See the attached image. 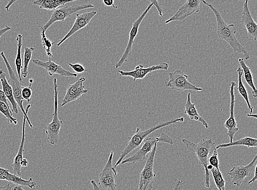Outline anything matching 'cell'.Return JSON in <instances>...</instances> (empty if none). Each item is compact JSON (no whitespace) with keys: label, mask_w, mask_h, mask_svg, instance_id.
<instances>
[{"label":"cell","mask_w":257,"mask_h":190,"mask_svg":"<svg viewBox=\"0 0 257 190\" xmlns=\"http://www.w3.org/2000/svg\"><path fill=\"white\" fill-rule=\"evenodd\" d=\"M202 2L211 9L215 17H216L217 34L219 38L227 42L234 52L242 54L244 57V60H249L250 59L249 53L239 43L238 39L236 38L237 29H236L234 24L228 25L225 23L218 10L215 8L211 4L206 1H202Z\"/></svg>","instance_id":"obj_1"},{"label":"cell","mask_w":257,"mask_h":190,"mask_svg":"<svg viewBox=\"0 0 257 190\" xmlns=\"http://www.w3.org/2000/svg\"><path fill=\"white\" fill-rule=\"evenodd\" d=\"M184 121H185V119L182 117L164 121V122L160 123L144 130H141L140 128L137 127L136 129L135 133L133 135L128 137L129 141L128 143L124 150L121 153L119 160L115 163L114 167L116 168L119 166L126 157L131 152L137 149L147 138V136L154 132L155 131L177 123H183Z\"/></svg>","instance_id":"obj_2"},{"label":"cell","mask_w":257,"mask_h":190,"mask_svg":"<svg viewBox=\"0 0 257 190\" xmlns=\"http://www.w3.org/2000/svg\"><path fill=\"white\" fill-rule=\"evenodd\" d=\"M182 142L186 145L188 151L195 153L199 163L204 167L205 171V176L204 178V186L206 188L209 189L210 188V174L207 170V166L209 165V156L210 155L215 142L212 139H202L196 144L186 139H183Z\"/></svg>","instance_id":"obj_3"},{"label":"cell","mask_w":257,"mask_h":190,"mask_svg":"<svg viewBox=\"0 0 257 190\" xmlns=\"http://www.w3.org/2000/svg\"><path fill=\"white\" fill-rule=\"evenodd\" d=\"M159 142H164V143L169 144L171 145L174 144V140L164 133H162L159 137L146 138L144 141L142 146L133 155L128 158H125L121 163V164L124 165L127 164V163L134 164L136 163L142 162L145 160L146 155L150 153L153 150L155 145Z\"/></svg>","instance_id":"obj_4"},{"label":"cell","mask_w":257,"mask_h":190,"mask_svg":"<svg viewBox=\"0 0 257 190\" xmlns=\"http://www.w3.org/2000/svg\"><path fill=\"white\" fill-rule=\"evenodd\" d=\"M53 81L55 93V110L53 114V119H52L51 123L46 126L45 133L50 144L55 145L59 141L60 130L64 123L59 118V91H58L57 78H55Z\"/></svg>","instance_id":"obj_5"},{"label":"cell","mask_w":257,"mask_h":190,"mask_svg":"<svg viewBox=\"0 0 257 190\" xmlns=\"http://www.w3.org/2000/svg\"><path fill=\"white\" fill-rule=\"evenodd\" d=\"M94 7V5L92 4H75L71 6H62L54 10L50 20L45 25L43 26H41L39 24L38 25L41 30L46 33L47 30L55 23L64 22L66 18L70 17L73 14L80 11V10Z\"/></svg>","instance_id":"obj_6"},{"label":"cell","mask_w":257,"mask_h":190,"mask_svg":"<svg viewBox=\"0 0 257 190\" xmlns=\"http://www.w3.org/2000/svg\"><path fill=\"white\" fill-rule=\"evenodd\" d=\"M0 56H1L2 59L6 64V67L9 75V79L8 82L11 86L13 90L14 98L15 102L17 103L21 110H22L24 116L26 118V120L28 121V123L31 128L33 127V125L31 123L30 120L28 117V114L26 113L25 110L23 106L24 99L22 97V91L23 86L22 83L19 81L11 66H10L6 56L4 54V52L2 51Z\"/></svg>","instance_id":"obj_7"},{"label":"cell","mask_w":257,"mask_h":190,"mask_svg":"<svg viewBox=\"0 0 257 190\" xmlns=\"http://www.w3.org/2000/svg\"><path fill=\"white\" fill-rule=\"evenodd\" d=\"M114 152L110 153L106 166L99 175L98 186L102 190H118L116 183L118 172L113 166Z\"/></svg>","instance_id":"obj_8"},{"label":"cell","mask_w":257,"mask_h":190,"mask_svg":"<svg viewBox=\"0 0 257 190\" xmlns=\"http://www.w3.org/2000/svg\"><path fill=\"white\" fill-rule=\"evenodd\" d=\"M157 144L150 153L148 160L140 173L138 190H152L156 174L154 172V165Z\"/></svg>","instance_id":"obj_9"},{"label":"cell","mask_w":257,"mask_h":190,"mask_svg":"<svg viewBox=\"0 0 257 190\" xmlns=\"http://www.w3.org/2000/svg\"><path fill=\"white\" fill-rule=\"evenodd\" d=\"M170 80L165 84V87L174 90L184 92L191 90L202 91V88L196 87L188 81L189 76L180 70L169 73Z\"/></svg>","instance_id":"obj_10"},{"label":"cell","mask_w":257,"mask_h":190,"mask_svg":"<svg viewBox=\"0 0 257 190\" xmlns=\"http://www.w3.org/2000/svg\"><path fill=\"white\" fill-rule=\"evenodd\" d=\"M153 4L150 3L148 7L146 8L144 12L140 15V17L133 23L132 27L131 28L129 32V40L127 48L124 53L121 59L118 61L116 64H115V67L117 68L122 66L124 63L127 62L129 56L132 54V47L134 44V40L136 36H137L139 31V26L143 22L146 15L148 14L149 10L153 7Z\"/></svg>","instance_id":"obj_11"},{"label":"cell","mask_w":257,"mask_h":190,"mask_svg":"<svg viewBox=\"0 0 257 190\" xmlns=\"http://www.w3.org/2000/svg\"><path fill=\"white\" fill-rule=\"evenodd\" d=\"M257 166V155H256L249 165L234 167L229 173L234 186L240 187L246 177H250Z\"/></svg>","instance_id":"obj_12"},{"label":"cell","mask_w":257,"mask_h":190,"mask_svg":"<svg viewBox=\"0 0 257 190\" xmlns=\"http://www.w3.org/2000/svg\"><path fill=\"white\" fill-rule=\"evenodd\" d=\"M201 2V0H188L172 17L165 21V23L185 20L193 13H198Z\"/></svg>","instance_id":"obj_13"},{"label":"cell","mask_w":257,"mask_h":190,"mask_svg":"<svg viewBox=\"0 0 257 190\" xmlns=\"http://www.w3.org/2000/svg\"><path fill=\"white\" fill-rule=\"evenodd\" d=\"M236 86H237V83L234 81L231 82L229 91L230 96V116L224 124V127L227 129V135L230 139V142L233 141L235 134L239 130V128L237 127V121H236L234 114L235 104L234 89Z\"/></svg>","instance_id":"obj_14"},{"label":"cell","mask_w":257,"mask_h":190,"mask_svg":"<svg viewBox=\"0 0 257 190\" xmlns=\"http://www.w3.org/2000/svg\"><path fill=\"white\" fill-rule=\"evenodd\" d=\"M169 65L166 63H162L158 65L151 66L149 67L145 68L142 65H138L136 66L134 70L130 71H123L118 70L121 76L131 77L133 78V81L137 80H141L149 74V73L157 70H165L169 69Z\"/></svg>","instance_id":"obj_15"},{"label":"cell","mask_w":257,"mask_h":190,"mask_svg":"<svg viewBox=\"0 0 257 190\" xmlns=\"http://www.w3.org/2000/svg\"><path fill=\"white\" fill-rule=\"evenodd\" d=\"M85 81L86 78L82 77L74 83L69 84L67 86L66 92L64 100H63L61 107H64L67 104L76 101L83 94L88 92V91L85 89V86L83 85Z\"/></svg>","instance_id":"obj_16"},{"label":"cell","mask_w":257,"mask_h":190,"mask_svg":"<svg viewBox=\"0 0 257 190\" xmlns=\"http://www.w3.org/2000/svg\"><path fill=\"white\" fill-rule=\"evenodd\" d=\"M97 14L96 11L76 14V19L72 28L66 35L61 41L57 44V46H60L63 43L70 38L71 36L77 32V31L85 28L90 23L91 20Z\"/></svg>","instance_id":"obj_17"},{"label":"cell","mask_w":257,"mask_h":190,"mask_svg":"<svg viewBox=\"0 0 257 190\" xmlns=\"http://www.w3.org/2000/svg\"><path fill=\"white\" fill-rule=\"evenodd\" d=\"M33 62L36 66L45 68V70L49 72L50 76L52 77L55 74H57L63 77H77V73L67 71L61 65L56 64L54 62L52 61L51 58H49L48 62L33 60Z\"/></svg>","instance_id":"obj_18"},{"label":"cell","mask_w":257,"mask_h":190,"mask_svg":"<svg viewBox=\"0 0 257 190\" xmlns=\"http://www.w3.org/2000/svg\"><path fill=\"white\" fill-rule=\"evenodd\" d=\"M0 180L7 181L10 184H13L17 186L27 187L30 189H33L37 186L32 178H29L28 180H25L15 174L10 173L7 169L1 167H0Z\"/></svg>","instance_id":"obj_19"},{"label":"cell","mask_w":257,"mask_h":190,"mask_svg":"<svg viewBox=\"0 0 257 190\" xmlns=\"http://www.w3.org/2000/svg\"><path fill=\"white\" fill-rule=\"evenodd\" d=\"M248 0L243 4L241 22L248 31V38L255 41L257 39V25L250 13Z\"/></svg>","instance_id":"obj_20"},{"label":"cell","mask_w":257,"mask_h":190,"mask_svg":"<svg viewBox=\"0 0 257 190\" xmlns=\"http://www.w3.org/2000/svg\"><path fill=\"white\" fill-rule=\"evenodd\" d=\"M26 118L24 116L23 128H22V136L20 144L17 154L14 158L13 163L12 165L13 171L15 174L19 177L22 175V166L20 165L21 161L23 159V153L24 151V144L25 142V124Z\"/></svg>","instance_id":"obj_21"},{"label":"cell","mask_w":257,"mask_h":190,"mask_svg":"<svg viewBox=\"0 0 257 190\" xmlns=\"http://www.w3.org/2000/svg\"><path fill=\"white\" fill-rule=\"evenodd\" d=\"M0 81H1L3 92L12 106V112L18 114V104L14 98L12 88L6 79V74L2 70H0Z\"/></svg>","instance_id":"obj_22"},{"label":"cell","mask_w":257,"mask_h":190,"mask_svg":"<svg viewBox=\"0 0 257 190\" xmlns=\"http://www.w3.org/2000/svg\"><path fill=\"white\" fill-rule=\"evenodd\" d=\"M185 113L191 120L198 121L204 126V127L206 129L208 128V124L206 121L198 113L195 104L192 103L191 94L190 93H189L187 95Z\"/></svg>","instance_id":"obj_23"},{"label":"cell","mask_w":257,"mask_h":190,"mask_svg":"<svg viewBox=\"0 0 257 190\" xmlns=\"http://www.w3.org/2000/svg\"><path fill=\"white\" fill-rule=\"evenodd\" d=\"M238 61L241 67V68L243 71V75L244 76L245 81L250 88L253 89L252 93H253V97L256 98L257 97V90L255 86L254 78L251 71V68L246 64L244 58H239Z\"/></svg>","instance_id":"obj_24"},{"label":"cell","mask_w":257,"mask_h":190,"mask_svg":"<svg viewBox=\"0 0 257 190\" xmlns=\"http://www.w3.org/2000/svg\"><path fill=\"white\" fill-rule=\"evenodd\" d=\"M75 1H59V0H37L33 4L38 5L40 9H45L49 10H55L57 8L64 6L67 3Z\"/></svg>","instance_id":"obj_25"},{"label":"cell","mask_w":257,"mask_h":190,"mask_svg":"<svg viewBox=\"0 0 257 190\" xmlns=\"http://www.w3.org/2000/svg\"><path fill=\"white\" fill-rule=\"evenodd\" d=\"M235 146H245L248 147H257V139L256 138H251V137L246 136L245 138H241L238 140L229 142L227 144H219L216 146V150L220 148H225Z\"/></svg>","instance_id":"obj_26"},{"label":"cell","mask_w":257,"mask_h":190,"mask_svg":"<svg viewBox=\"0 0 257 190\" xmlns=\"http://www.w3.org/2000/svg\"><path fill=\"white\" fill-rule=\"evenodd\" d=\"M237 73L238 75V87L237 88L241 96H242V97L245 100L246 104H247L248 107L250 112V114H252V113H253L254 108L252 107L251 105L248 91L246 90V89L243 82L242 77L243 76V71L242 69H241V67H239L238 68Z\"/></svg>","instance_id":"obj_27"},{"label":"cell","mask_w":257,"mask_h":190,"mask_svg":"<svg viewBox=\"0 0 257 190\" xmlns=\"http://www.w3.org/2000/svg\"><path fill=\"white\" fill-rule=\"evenodd\" d=\"M17 41V55L15 60V65L16 67L17 74L19 77V81L21 82L22 81V77H21V72L23 68L22 58V48L23 46V36L18 34L16 38Z\"/></svg>","instance_id":"obj_28"},{"label":"cell","mask_w":257,"mask_h":190,"mask_svg":"<svg viewBox=\"0 0 257 190\" xmlns=\"http://www.w3.org/2000/svg\"><path fill=\"white\" fill-rule=\"evenodd\" d=\"M35 50L34 47H25L24 49V62L22 68V71L21 72L23 78H26L28 75V68L30 62L32 58L33 52Z\"/></svg>","instance_id":"obj_29"},{"label":"cell","mask_w":257,"mask_h":190,"mask_svg":"<svg viewBox=\"0 0 257 190\" xmlns=\"http://www.w3.org/2000/svg\"><path fill=\"white\" fill-rule=\"evenodd\" d=\"M210 172L212 173L217 188L219 190H225V181L220 170H217L216 168L213 167Z\"/></svg>","instance_id":"obj_30"},{"label":"cell","mask_w":257,"mask_h":190,"mask_svg":"<svg viewBox=\"0 0 257 190\" xmlns=\"http://www.w3.org/2000/svg\"><path fill=\"white\" fill-rule=\"evenodd\" d=\"M0 113L5 116L9 124L14 125H18L17 119L12 116V111L7 106L6 104L2 102H0Z\"/></svg>","instance_id":"obj_31"},{"label":"cell","mask_w":257,"mask_h":190,"mask_svg":"<svg viewBox=\"0 0 257 190\" xmlns=\"http://www.w3.org/2000/svg\"><path fill=\"white\" fill-rule=\"evenodd\" d=\"M42 44H43L44 49L46 51L47 56L49 58L53 57V55L52 54L51 47L54 44L56 43L55 42H52L47 38L46 33L43 31H41V33Z\"/></svg>","instance_id":"obj_32"},{"label":"cell","mask_w":257,"mask_h":190,"mask_svg":"<svg viewBox=\"0 0 257 190\" xmlns=\"http://www.w3.org/2000/svg\"><path fill=\"white\" fill-rule=\"evenodd\" d=\"M33 83H30L29 86L27 87H23L22 95L24 100H27L28 103L31 101V97L33 94Z\"/></svg>","instance_id":"obj_33"},{"label":"cell","mask_w":257,"mask_h":190,"mask_svg":"<svg viewBox=\"0 0 257 190\" xmlns=\"http://www.w3.org/2000/svg\"><path fill=\"white\" fill-rule=\"evenodd\" d=\"M208 163L209 165L213 167L216 168L217 170H220L219 162L218 159V154L217 150L215 149L208 159Z\"/></svg>","instance_id":"obj_34"},{"label":"cell","mask_w":257,"mask_h":190,"mask_svg":"<svg viewBox=\"0 0 257 190\" xmlns=\"http://www.w3.org/2000/svg\"><path fill=\"white\" fill-rule=\"evenodd\" d=\"M68 65H69L70 67L72 68L73 71H75L77 73H83L85 72L88 71V70L86 69L85 67H83V66L80 64H71V63H69V64H68Z\"/></svg>","instance_id":"obj_35"},{"label":"cell","mask_w":257,"mask_h":190,"mask_svg":"<svg viewBox=\"0 0 257 190\" xmlns=\"http://www.w3.org/2000/svg\"><path fill=\"white\" fill-rule=\"evenodd\" d=\"M150 2L151 4H153V6L156 7L157 11L159 12L160 16L161 17H163V11H162L161 4L157 1H150Z\"/></svg>","instance_id":"obj_36"},{"label":"cell","mask_w":257,"mask_h":190,"mask_svg":"<svg viewBox=\"0 0 257 190\" xmlns=\"http://www.w3.org/2000/svg\"><path fill=\"white\" fill-rule=\"evenodd\" d=\"M0 102H2L6 104L7 106L9 108L8 100L6 96H5L4 92L1 90V89H0Z\"/></svg>","instance_id":"obj_37"},{"label":"cell","mask_w":257,"mask_h":190,"mask_svg":"<svg viewBox=\"0 0 257 190\" xmlns=\"http://www.w3.org/2000/svg\"><path fill=\"white\" fill-rule=\"evenodd\" d=\"M103 3L106 5L107 6H113L114 8L117 9L118 7V6H114V1L113 0H104L103 1Z\"/></svg>","instance_id":"obj_38"},{"label":"cell","mask_w":257,"mask_h":190,"mask_svg":"<svg viewBox=\"0 0 257 190\" xmlns=\"http://www.w3.org/2000/svg\"><path fill=\"white\" fill-rule=\"evenodd\" d=\"M12 28L10 27V26L8 25H5V27L1 30H0V39H1L2 36L7 32L8 31L11 30Z\"/></svg>","instance_id":"obj_39"},{"label":"cell","mask_w":257,"mask_h":190,"mask_svg":"<svg viewBox=\"0 0 257 190\" xmlns=\"http://www.w3.org/2000/svg\"><path fill=\"white\" fill-rule=\"evenodd\" d=\"M183 182L182 180L178 181L175 185V188L173 190H182V187L183 185Z\"/></svg>","instance_id":"obj_40"},{"label":"cell","mask_w":257,"mask_h":190,"mask_svg":"<svg viewBox=\"0 0 257 190\" xmlns=\"http://www.w3.org/2000/svg\"><path fill=\"white\" fill-rule=\"evenodd\" d=\"M91 184L92 185V186L93 187V190H102L99 188L95 181L92 180L91 181Z\"/></svg>","instance_id":"obj_41"},{"label":"cell","mask_w":257,"mask_h":190,"mask_svg":"<svg viewBox=\"0 0 257 190\" xmlns=\"http://www.w3.org/2000/svg\"><path fill=\"white\" fill-rule=\"evenodd\" d=\"M29 165V162L27 159H26V158H23V159L20 162V165L22 167H27Z\"/></svg>","instance_id":"obj_42"},{"label":"cell","mask_w":257,"mask_h":190,"mask_svg":"<svg viewBox=\"0 0 257 190\" xmlns=\"http://www.w3.org/2000/svg\"><path fill=\"white\" fill-rule=\"evenodd\" d=\"M257 166L255 168V174H254V177L253 179H252V180H251L249 183L248 184L250 185L251 184V183H255L257 180Z\"/></svg>","instance_id":"obj_43"},{"label":"cell","mask_w":257,"mask_h":190,"mask_svg":"<svg viewBox=\"0 0 257 190\" xmlns=\"http://www.w3.org/2000/svg\"><path fill=\"white\" fill-rule=\"evenodd\" d=\"M12 188L10 186V184L9 183L6 186L0 187V190H12Z\"/></svg>","instance_id":"obj_44"},{"label":"cell","mask_w":257,"mask_h":190,"mask_svg":"<svg viewBox=\"0 0 257 190\" xmlns=\"http://www.w3.org/2000/svg\"><path fill=\"white\" fill-rule=\"evenodd\" d=\"M17 1H15V0H13V1H9L6 7H5V9H6L7 11L9 12V8L10 6H12V5L14 3Z\"/></svg>","instance_id":"obj_45"},{"label":"cell","mask_w":257,"mask_h":190,"mask_svg":"<svg viewBox=\"0 0 257 190\" xmlns=\"http://www.w3.org/2000/svg\"><path fill=\"white\" fill-rule=\"evenodd\" d=\"M12 190H25L21 186H15Z\"/></svg>","instance_id":"obj_46"},{"label":"cell","mask_w":257,"mask_h":190,"mask_svg":"<svg viewBox=\"0 0 257 190\" xmlns=\"http://www.w3.org/2000/svg\"><path fill=\"white\" fill-rule=\"evenodd\" d=\"M247 116L249 118H253L254 119H257V114H247Z\"/></svg>","instance_id":"obj_47"},{"label":"cell","mask_w":257,"mask_h":190,"mask_svg":"<svg viewBox=\"0 0 257 190\" xmlns=\"http://www.w3.org/2000/svg\"><path fill=\"white\" fill-rule=\"evenodd\" d=\"M34 82V79L33 78H31L29 80V83H33Z\"/></svg>","instance_id":"obj_48"}]
</instances>
